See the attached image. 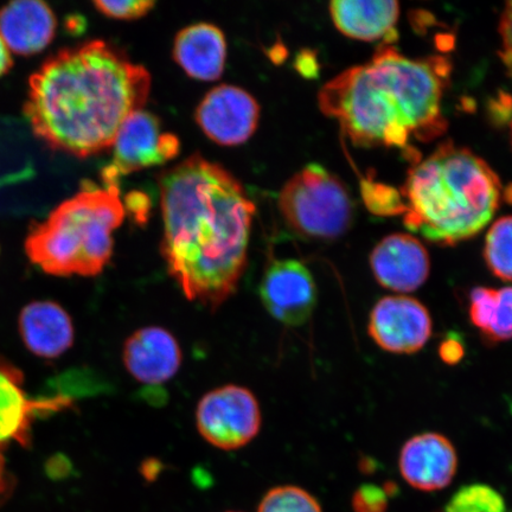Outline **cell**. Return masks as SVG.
<instances>
[{"instance_id":"obj_24","label":"cell","mask_w":512,"mask_h":512,"mask_svg":"<svg viewBox=\"0 0 512 512\" xmlns=\"http://www.w3.org/2000/svg\"><path fill=\"white\" fill-rule=\"evenodd\" d=\"M363 189L368 207L375 213L381 215L405 214V203L395 189L373 183L364 184Z\"/></svg>"},{"instance_id":"obj_31","label":"cell","mask_w":512,"mask_h":512,"mask_svg":"<svg viewBox=\"0 0 512 512\" xmlns=\"http://www.w3.org/2000/svg\"><path fill=\"white\" fill-rule=\"evenodd\" d=\"M511 133H512V120H511Z\"/></svg>"},{"instance_id":"obj_2","label":"cell","mask_w":512,"mask_h":512,"mask_svg":"<svg viewBox=\"0 0 512 512\" xmlns=\"http://www.w3.org/2000/svg\"><path fill=\"white\" fill-rule=\"evenodd\" d=\"M151 74L105 41L51 56L31 76L24 112L51 149L87 158L113 146L133 113L142 111Z\"/></svg>"},{"instance_id":"obj_5","label":"cell","mask_w":512,"mask_h":512,"mask_svg":"<svg viewBox=\"0 0 512 512\" xmlns=\"http://www.w3.org/2000/svg\"><path fill=\"white\" fill-rule=\"evenodd\" d=\"M125 217L117 185H86L31 229L25 251L32 264L56 277H95L113 254V233Z\"/></svg>"},{"instance_id":"obj_28","label":"cell","mask_w":512,"mask_h":512,"mask_svg":"<svg viewBox=\"0 0 512 512\" xmlns=\"http://www.w3.org/2000/svg\"><path fill=\"white\" fill-rule=\"evenodd\" d=\"M440 357L447 364H456L464 357V345L456 338H447L440 345Z\"/></svg>"},{"instance_id":"obj_27","label":"cell","mask_w":512,"mask_h":512,"mask_svg":"<svg viewBox=\"0 0 512 512\" xmlns=\"http://www.w3.org/2000/svg\"><path fill=\"white\" fill-rule=\"evenodd\" d=\"M499 31L502 36V59L512 74V2L505 6Z\"/></svg>"},{"instance_id":"obj_10","label":"cell","mask_w":512,"mask_h":512,"mask_svg":"<svg viewBox=\"0 0 512 512\" xmlns=\"http://www.w3.org/2000/svg\"><path fill=\"white\" fill-rule=\"evenodd\" d=\"M369 335L384 351L414 354L431 338L432 318L419 300L407 296L384 297L371 310Z\"/></svg>"},{"instance_id":"obj_21","label":"cell","mask_w":512,"mask_h":512,"mask_svg":"<svg viewBox=\"0 0 512 512\" xmlns=\"http://www.w3.org/2000/svg\"><path fill=\"white\" fill-rule=\"evenodd\" d=\"M484 259L497 278L512 283V216L492 224L486 235Z\"/></svg>"},{"instance_id":"obj_3","label":"cell","mask_w":512,"mask_h":512,"mask_svg":"<svg viewBox=\"0 0 512 512\" xmlns=\"http://www.w3.org/2000/svg\"><path fill=\"white\" fill-rule=\"evenodd\" d=\"M451 63L443 56L411 59L384 44L373 59L345 70L320 89L318 104L360 146L399 147L443 134V98Z\"/></svg>"},{"instance_id":"obj_1","label":"cell","mask_w":512,"mask_h":512,"mask_svg":"<svg viewBox=\"0 0 512 512\" xmlns=\"http://www.w3.org/2000/svg\"><path fill=\"white\" fill-rule=\"evenodd\" d=\"M158 185L169 274L190 302L219 309L246 270L254 203L238 179L200 153L159 174Z\"/></svg>"},{"instance_id":"obj_32","label":"cell","mask_w":512,"mask_h":512,"mask_svg":"<svg viewBox=\"0 0 512 512\" xmlns=\"http://www.w3.org/2000/svg\"><path fill=\"white\" fill-rule=\"evenodd\" d=\"M230 512H233V511H230Z\"/></svg>"},{"instance_id":"obj_26","label":"cell","mask_w":512,"mask_h":512,"mask_svg":"<svg viewBox=\"0 0 512 512\" xmlns=\"http://www.w3.org/2000/svg\"><path fill=\"white\" fill-rule=\"evenodd\" d=\"M389 504V491L379 485L360 486L352 497L355 512H386Z\"/></svg>"},{"instance_id":"obj_12","label":"cell","mask_w":512,"mask_h":512,"mask_svg":"<svg viewBox=\"0 0 512 512\" xmlns=\"http://www.w3.org/2000/svg\"><path fill=\"white\" fill-rule=\"evenodd\" d=\"M23 383L22 371L0 358V448L12 443L29 446L31 427L38 416L73 406L72 400L61 395L30 399Z\"/></svg>"},{"instance_id":"obj_16","label":"cell","mask_w":512,"mask_h":512,"mask_svg":"<svg viewBox=\"0 0 512 512\" xmlns=\"http://www.w3.org/2000/svg\"><path fill=\"white\" fill-rule=\"evenodd\" d=\"M56 17L38 0H18L0 10V38L17 55L40 53L54 40Z\"/></svg>"},{"instance_id":"obj_4","label":"cell","mask_w":512,"mask_h":512,"mask_svg":"<svg viewBox=\"0 0 512 512\" xmlns=\"http://www.w3.org/2000/svg\"><path fill=\"white\" fill-rule=\"evenodd\" d=\"M402 198L403 222L411 232L453 246L491 221L502 200V184L485 160L446 143L409 170Z\"/></svg>"},{"instance_id":"obj_18","label":"cell","mask_w":512,"mask_h":512,"mask_svg":"<svg viewBox=\"0 0 512 512\" xmlns=\"http://www.w3.org/2000/svg\"><path fill=\"white\" fill-rule=\"evenodd\" d=\"M172 56L190 78L215 81L226 67V37L216 25L192 24L178 32Z\"/></svg>"},{"instance_id":"obj_15","label":"cell","mask_w":512,"mask_h":512,"mask_svg":"<svg viewBox=\"0 0 512 512\" xmlns=\"http://www.w3.org/2000/svg\"><path fill=\"white\" fill-rule=\"evenodd\" d=\"M123 360L134 380L157 386L178 373L182 350L171 332L159 326H147L126 339Z\"/></svg>"},{"instance_id":"obj_22","label":"cell","mask_w":512,"mask_h":512,"mask_svg":"<svg viewBox=\"0 0 512 512\" xmlns=\"http://www.w3.org/2000/svg\"><path fill=\"white\" fill-rule=\"evenodd\" d=\"M446 512H507L501 494L489 485L463 486L450 499Z\"/></svg>"},{"instance_id":"obj_8","label":"cell","mask_w":512,"mask_h":512,"mask_svg":"<svg viewBox=\"0 0 512 512\" xmlns=\"http://www.w3.org/2000/svg\"><path fill=\"white\" fill-rule=\"evenodd\" d=\"M113 147L112 164L102 171L105 187H119L120 177L168 163L178 156L181 142L175 134L162 130L155 114L142 110L127 118Z\"/></svg>"},{"instance_id":"obj_7","label":"cell","mask_w":512,"mask_h":512,"mask_svg":"<svg viewBox=\"0 0 512 512\" xmlns=\"http://www.w3.org/2000/svg\"><path fill=\"white\" fill-rule=\"evenodd\" d=\"M198 432L210 445L239 450L259 434L261 411L251 390L228 384L203 396L196 409Z\"/></svg>"},{"instance_id":"obj_20","label":"cell","mask_w":512,"mask_h":512,"mask_svg":"<svg viewBox=\"0 0 512 512\" xmlns=\"http://www.w3.org/2000/svg\"><path fill=\"white\" fill-rule=\"evenodd\" d=\"M470 319L491 343L512 339V286L495 290L489 287L473 288L470 294Z\"/></svg>"},{"instance_id":"obj_13","label":"cell","mask_w":512,"mask_h":512,"mask_svg":"<svg viewBox=\"0 0 512 512\" xmlns=\"http://www.w3.org/2000/svg\"><path fill=\"white\" fill-rule=\"evenodd\" d=\"M370 266L381 286L400 293L418 290L431 271L425 246L413 236L401 233L387 236L374 248Z\"/></svg>"},{"instance_id":"obj_23","label":"cell","mask_w":512,"mask_h":512,"mask_svg":"<svg viewBox=\"0 0 512 512\" xmlns=\"http://www.w3.org/2000/svg\"><path fill=\"white\" fill-rule=\"evenodd\" d=\"M258 512H323L310 492L298 486H277L268 491L260 502Z\"/></svg>"},{"instance_id":"obj_30","label":"cell","mask_w":512,"mask_h":512,"mask_svg":"<svg viewBox=\"0 0 512 512\" xmlns=\"http://www.w3.org/2000/svg\"><path fill=\"white\" fill-rule=\"evenodd\" d=\"M14 66V61L10 55V51L6 48L2 38H0V76L5 75Z\"/></svg>"},{"instance_id":"obj_11","label":"cell","mask_w":512,"mask_h":512,"mask_svg":"<svg viewBox=\"0 0 512 512\" xmlns=\"http://www.w3.org/2000/svg\"><path fill=\"white\" fill-rule=\"evenodd\" d=\"M195 118L213 142L236 146L246 143L258 128L260 106L245 89L221 85L204 96Z\"/></svg>"},{"instance_id":"obj_14","label":"cell","mask_w":512,"mask_h":512,"mask_svg":"<svg viewBox=\"0 0 512 512\" xmlns=\"http://www.w3.org/2000/svg\"><path fill=\"white\" fill-rule=\"evenodd\" d=\"M399 467L403 479L414 489L425 492L443 490L456 476L457 452L444 435H415L402 447Z\"/></svg>"},{"instance_id":"obj_17","label":"cell","mask_w":512,"mask_h":512,"mask_svg":"<svg viewBox=\"0 0 512 512\" xmlns=\"http://www.w3.org/2000/svg\"><path fill=\"white\" fill-rule=\"evenodd\" d=\"M18 326L25 347L47 360L62 356L74 343L72 318L61 305L50 300L23 307Z\"/></svg>"},{"instance_id":"obj_29","label":"cell","mask_w":512,"mask_h":512,"mask_svg":"<svg viewBox=\"0 0 512 512\" xmlns=\"http://www.w3.org/2000/svg\"><path fill=\"white\" fill-rule=\"evenodd\" d=\"M14 486V479L6 467L3 448H0V504L8 501Z\"/></svg>"},{"instance_id":"obj_25","label":"cell","mask_w":512,"mask_h":512,"mask_svg":"<svg viewBox=\"0 0 512 512\" xmlns=\"http://www.w3.org/2000/svg\"><path fill=\"white\" fill-rule=\"evenodd\" d=\"M150 0H124V2H94L96 10L115 19H137L144 17L155 6Z\"/></svg>"},{"instance_id":"obj_19","label":"cell","mask_w":512,"mask_h":512,"mask_svg":"<svg viewBox=\"0 0 512 512\" xmlns=\"http://www.w3.org/2000/svg\"><path fill=\"white\" fill-rule=\"evenodd\" d=\"M330 14L336 28L356 40L392 44L398 37L400 5L392 0H337Z\"/></svg>"},{"instance_id":"obj_6","label":"cell","mask_w":512,"mask_h":512,"mask_svg":"<svg viewBox=\"0 0 512 512\" xmlns=\"http://www.w3.org/2000/svg\"><path fill=\"white\" fill-rule=\"evenodd\" d=\"M287 226L305 239L335 240L350 227L354 206L345 185L318 164L307 165L279 194Z\"/></svg>"},{"instance_id":"obj_9","label":"cell","mask_w":512,"mask_h":512,"mask_svg":"<svg viewBox=\"0 0 512 512\" xmlns=\"http://www.w3.org/2000/svg\"><path fill=\"white\" fill-rule=\"evenodd\" d=\"M262 304L270 315L287 326H300L312 316L317 288L312 274L294 259L273 260L260 284Z\"/></svg>"}]
</instances>
